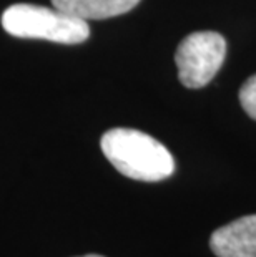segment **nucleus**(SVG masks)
I'll list each match as a JSON object with an SVG mask.
<instances>
[{
    "mask_svg": "<svg viewBox=\"0 0 256 257\" xmlns=\"http://www.w3.org/2000/svg\"><path fill=\"white\" fill-rule=\"evenodd\" d=\"M100 146L117 171L137 181H163L175 171L172 153L143 131L130 128L108 130L102 136Z\"/></svg>",
    "mask_w": 256,
    "mask_h": 257,
    "instance_id": "f257e3e1",
    "label": "nucleus"
},
{
    "mask_svg": "<svg viewBox=\"0 0 256 257\" xmlns=\"http://www.w3.org/2000/svg\"><path fill=\"white\" fill-rule=\"evenodd\" d=\"M2 27L7 34L19 38H37L75 45L90 35L87 20L73 17L58 9H48L34 4H15L5 9Z\"/></svg>",
    "mask_w": 256,
    "mask_h": 257,
    "instance_id": "f03ea898",
    "label": "nucleus"
},
{
    "mask_svg": "<svg viewBox=\"0 0 256 257\" xmlns=\"http://www.w3.org/2000/svg\"><path fill=\"white\" fill-rule=\"evenodd\" d=\"M226 57V42L216 32H195L183 38L175 53L180 81L197 90L210 83Z\"/></svg>",
    "mask_w": 256,
    "mask_h": 257,
    "instance_id": "7ed1b4c3",
    "label": "nucleus"
},
{
    "mask_svg": "<svg viewBox=\"0 0 256 257\" xmlns=\"http://www.w3.org/2000/svg\"><path fill=\"white\" fill-rule=\"evenodd\" d=\"M210 247L218 257H256V214L243 216L216 229Z\"/></svg>",
    "mask_w": 256,
    "mask_h": 257,
    "instance_id": "20e7f679",
    "label": "nucleus"
},
{
    "mask_svg": "<svg viewBox=\"0 0 256 257\" xmlns=\"http://www.w3.org/2000/svg\"><path fill=\"white\" fill-rule=\"evenodd\" d=\"M140 0H52L53 7L81 20H103L127 14Z\"/></svg>",
    "mask_w": 256,
    "mask_h": 257,
    "instance_id": "39448f33",
    "label": "nucleus"
},
{
    "mask_svg": "<svg viewBox=\"0 0 256 257\" xmlns=\"http://www.w3.org/2000/svg\"><path fill=\"white\" fill-rule=\"evenodd\" d=\"M239 103L249 118L256 119V75L249 76L239 90Z\"/></svg>",
    "mask_w": 256,
    "mask_h": 257,
    "instance_id": "423d86ee",
    "label": "nucleus"
},
{
    "mask_svg": "<svg viewBox=\"0 0 256 257\" xmlns=\"http://www.w3.org/2000/svg\"><path fill=\"white\" fill-rule=\"evenodd\" d=\"M81 257H103V255H99V254H89V255H81Z\"/></svg>",
    "mask_w": 256,
    "mask_h": 257,
    "instance_id": "0eeeda50",
    "label": "nucleus"
}]
</instances>
